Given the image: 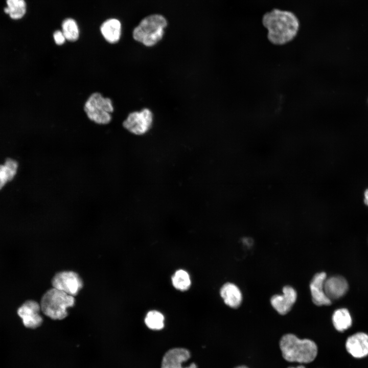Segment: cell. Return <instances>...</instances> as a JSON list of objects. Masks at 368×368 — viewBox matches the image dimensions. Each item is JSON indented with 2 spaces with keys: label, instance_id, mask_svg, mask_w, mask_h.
<instances>
[{
  "label": "cell",
  "instance_id": "10",
  "mask_svg": "<svg viewBox=\"0 0 368 368\" xmlns=\"http://www.w3.org/2000/svg\"><path fill=\"white\" fill-rule=\"evenodd\" d=\"M297 298L296 290L291 286H285L283 294L273 295L270 299L272 307L281 315L287 314L291 310Z\"/></svg>",
  "mask_w": 368,
  "mask_h": 368
},
{
  "label": "cell",
  "instance_id": "14",
  "mask_svg": "<svg viewBox=\"0 0 368 368\" xmlns=\"http://www.w3.org/2000/svg\"><path fill=\"white\" fill-rule=\"evenodd\" d=\"M220 295L226 305L233 308L240 306L242 295L239 288L234 284L227 283L220 289Z\"/></svg>",
  "mask_w": 368,
  "mask_h": 368
},
{
  "label": "cell",
  "instance_id": "18",
  "mask_svg": "<svg viewBox=\"0 0 368 368\" xmlns=\"http://www.w3.org/2000/svg\"><path fill=\"white\" fill-rule=\"evenodd\" d=\"M7 7L5 8V12L14 20L20 19L24 17L26 12V3L25 0H7Z\"/></svg>",
  "mask_w": 368,
  "mask_h": 368
},
{
  "label": "cell",
  "instance_id": "12",
  "mask_svg": "<svg viewBox=\"0 0 368 368\" xmlns=\"http://www.w3.org/2000/svg\"><path fill=\"white\" fill-rule=\"evenodd\" d=\"M190 352L183 348H174L168 351L164 355L161 368H197L192 363L189 366L183 367V362L190 358Z\"/></svg>",
  "mask_w": 368,
  "mask_h": 368
},
{
  "label": "cell",
  "instance_id": "5",
  "mask_svg": "<svg viewBox=\"0 0 368 368\" xmlns=\"http://www.w3.org/2000/svg\"><path fill=\"white\" fill-rule=\"evenodd\" d=\"M114 108L111 100L104 97L98 92L93 93L84 106V110L88 118L100 125H106L111 120Z\"/></svg>",
  "mask_w": 368,
  "mask_h": 368
},
{
  "label": "cell",
  "instance_id": "16",
  "mask_svg": "<svg viewBox=\"0 0 368 368\" xmlns=\"http://www.w3.org/2000/svg\"><path fill=\"white\" fill-rule=\"evenodd\" d=\"M332 321L334 328L337 331L343 332L351 327L353 319L347 308H340L334 311L332 316Z\"/></svg>",
  "mask_w": 368,
  "mask_h": 368
},
{
  "label": "cell",
  "instance_id": "4",
  "mask_svg": "<svg viewBox=\"0 0 368 368\" xmlns=\"http://www.w3.org/2000/svg\"><path fill=\"white\" fill-rule=\"evenodd\" d=\"M74 304L73 296L53 288L44 294L40 305L41 310L47 316L53 319H62L67 315V309Z\"/></svg>",
  "mask_w": 368,
  "mask_h": 368
},
{
  "label": "cell",
  "instance_id": "3",
  "mask_svg": "<svg viewBox=\"0 0 368 368\" xmlns=\"http://www.w3.org/2000/svg\"><path fill=\"white\" fill-rule=\"evenodd\" d=\"M167 25L164 16L158 14L149 15L134 29L132 37L144 46L152 47L163 39Z\"/></svg>",
  "mask_w": 368,
  "mask_h": 368
},
{
  "label": "cell",
  "instance_id": "11",
  "mask_svg": "<svg viewBox=\"0 0 368 368\" xmlns=\"http://www.w3.org/2000/svg\"><path fill=\"white\" fill-rule=\"evenodd\" d=\"M324 287L326 295L332 301L346 295L349 290V285L343 276L336 275L326 278Z\"/></svg>",
  "mask_w": 368,
  "mask_h": 368
},
{
  "label": "cell",
  "instance_id": "13",
  "mask_svg": "<svg viewBox=\"0 0 368 368\" xmlns=\"http://www.w3.org/2000/svg\"><path fill=\"white\" fill-rule=\"evenodd\" d=\"M327 278L325 272L316 273L312 278L310 289L313 303L317 306H329L332 301L327 297L324 290V282Z\"/></svg>",
  "mask_w": 368,
  "mask_h": 368
},
{
  "label": "cell",
  "instance_id": "15",
  "mask_svg": "<svg viewBox=\"0 0 368 368\" xmlns=\"http://www.w3.org/2000/svg\"><path fill=\"white\" fill-rule=\"evenodd\" d=\"M100 31L104 39L109 43L114 44L118 42L121 35V24L115 18L105 21L100 27Z\"/></svg>",
  "mask_w": 368,
  "mask_h": 368
},
{
  "label": "cell",
  "instance_id": "6",
  "mask_svg": "<svg viewBox=\"0 0 368 368\" xmlns=\"http://www.w3.org/2000/svg\"><path fill=\"white\" fill-rule=\"evenodd\" d=\"M154 114L148 108L130 112L123 122V127L129 132L137 135L146 134L151 128Z\"/></svg>",
  "mask_w": 368,
  "mask_h": 368
},
{
  "label": "cell",
  "instance_id": "21",
  "mask_svg": "<svg viewBox=\"0 0 368 368\" xmlns=\"http://www.w3.org/2000/svg\"><path fill=\"white\" fill-rule=\"evenodd\" d=\"M145 323L149 329L159 330L164 327V316L157 311H150L146 316Z\"/></svg>",
  "mask_w": 368,
  "mask_h": 368
},
{
  "label": "cell",
  "instance_id": "9",
  "mask_svg": "<svg viewBox=\"0 0 368 368\" xmlns=\"http://www.w3.org/2000/svg\"><path fill=\"white\" fill-rule=\"evenodd\" d=\"M345 347L348 353L357 359L368 356V334L363 332H356L348 337Z\"/></svg>",
  "mask_w": 368,
  "mask_h": 368
},
{
  "label": "cell",
  "instance_id": "24",
  "mask_svg": "<svg viewBox=\"0 0 368 368\" xmlns=\"http://www.w3.org/2000/svg\"><path fill=\"white\" fill-rule=\"evenodd\" d=\"M288 368H306L304 365H301L296 367H289Z\"/></svg>",
  "mask_w": 368,
  "mask_h": 368
},
{
  "label": "cell",
  "instance_id": "1",
  "mask_svg": "<svg viewBox=\"0 0 368 368\" xmlns=\"http://www.w3.org/2000/svg\"><path fill=\"white\" fill-rule=\"evenodd\" d=\"M262 22L267 30L268 39L275 45H283L292 41L300 28L299 20L294 13L279 9L266 12Z\"/></svg>",
  "mask_w": 368,
  "mask_h": 368
},
{
  "label": "cell",
  "instance_id": "7",
  "mask_svg": "<svg viewBox=\"0 0 368 368\" xmlns=\"http://www.w3.org/2000/svg\"><path fill=\"white\" fill-rule=\"evenodd\" d=\"M54 288L72 296L76 295L82 288V281L78 274L73 271H62L57 273L53 278Z\"/></svg>",
  "mask_w": 368,
  "mask_h": 368
},
{
  "label": "cell",
  "instance_id": "17",
  "mask_svg": "<svg viewBox=\"0 0 368 368\" xmlns=\"http://www.w3.org/2000/svg\"><path fill=\"white\" fill-rule=\"evenodd\" d=\"M18 167L17 162L7 159L4 165H0V190L15 175Z\"/></svg>",
  "mask_w": 368,
  "mask_h": 368
},
{
  "label": "cell",
  "instance_id": "2",
  "mask_svg": "<svg viewBox=\"0 0 368 368\" xmlns=\"http://www.w3.org/2000/svg\"><path fill=\"white\" fill-rule=\"evenodd\" d=\"M283 357L289 362L308 363L316 357L318 349L313 341L300 339L293 334H286L280 341Z\"/></svg>",
  "mask_w": 368,
  "mask_h": 368
},
{
  "label": "cell",
  "instance_id": "22",
  "mask_svg": "<svg viewBox=\"0 0 368 368\" xmlns=\"http://www.w3.org/2000/svg\"><path fill=\"white\" fill-rule=\"evenodd\" d=\"M53 37L56 44L59 45H62L66 40L63 32L59 30L54 32Z\"/></svg>",
  "mask_w": 368,
  "mask_h": 368
},
{
  "label": "cell",
  "instance_id": "19",
  "mask_svg": "<svg viewBox=\"0 0 368 368\" xmlns=\"http://www.w3.org/2000/svg\"><path fill=\"white\" fill-rule=\"evenodd\" d=\"M62 32L66 40L75 41L79 37V30L76 21L72 18H66L62 23Z\"/></svg>",
  "mask_w": 368,
  "mask_h": 368
},
{
  "label": "cell",
  "instance_id": "8",
  "mask_svg": "<svg viewBox=\"0 0 368 368\" xmlns=\"http://www.w3.org/2000/svg\"><path fill=\"white\" fill-rule=\"evenodd\" d=\"M40 305L37 302L28 300L19 306L17 313L26 327L35 329L39 327L42 323V318L40 315Z\"/></svg>",
  "mask_w": 368,
  "mask_h": 368
},
{
  "label": "cell",
  "instance_id": "25",
  "mask_svg": "<svg viewBox=\"0 0 368 368\" xmlns=\"http://www.w3.org/2000/svg\"><path fill=\"white\" fill-rule=\"evenodd\" d=\"M235 368H248V367H247V366H244V365H241V366H237Z\"/></svg>",
  "mask_w": 368,
  "mask_h": 368
},
{
  "label": "cell",
  "instance_id": "20",
  "mask_svg": "<svg viewBox=\"0 0 368 368\" xmlns=\"http://www.w3.org/2000/svg\"><path fill=\"white\" fill-rule=\"evenodd\" d=\"M172 283L176 289L181 291L187 290L191 285L190 275L186 271L179 269L172 276Z\"/></svg>",
  "mask_w": 368,
  "mask_h": 368
},
{
  "label": "cell",
  "instance_id": "23",
  "mask_svg": "<svg viewBox=\"0 0 368 368\" xmlns=\"http://www.w3.org/2000/svg\"><path fill=\"white\" fill-rule=\"evenodd\" d=\"M364 196V202L366 205H368V189L365 191Z\"/></svg>",
  "mask_w": 368,
  "mask_h": 368
}]
</instances>
